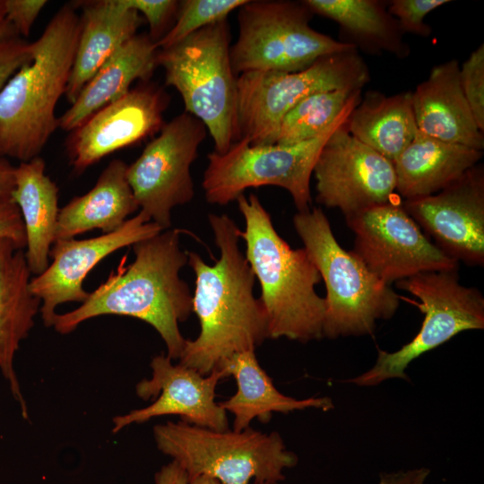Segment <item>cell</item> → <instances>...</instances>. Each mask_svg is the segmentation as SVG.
<instances>
[{
	"mask_svg": "<svg viewBox=\"0 0 484 484\" xmlns=\"http://www.w3.org/2000/svg\"><path fill=\"white\" fill-rule=\"evenodd\" d=\"M220 258L206 264L187 251L195 275L193 312L200 332L186 340L179 363L209 375L232 355L255 350L267 338L268 319L260 298L254 296L255 276L239 249L241 230L226 214H209Z\"/></svg>",
	"mask_w": 484,
	"mask_h": 484,
	"instance_id": "1",
	"label": "cell"
},
{
	"mask_svg": "<svg viewBox=\"0 0 484 484\" xmlns=\"http://www.w3.org/2000/svg\"><path fill=\"white\" fill-rule=\"evenodd\" d=\"M180 234V229H169L134 244L132 264L112 272L80 307L56 314L54 329L67 334L96 316H131L151 324L164 341L167 356L179 359L186 341L179 323L193 312V295L179 275L188 260Z\"/></svg>",
	"mask_w": 484,
	"mask_h": 484,
	"instance_id": "2",
	"label": "cell"
},
{
	"mask_svg": "<svg viewBox=\"0 0 484 484\" xmlns=\"http://www.w3.org/2000/svg\"><path fill=\"white\" fill-rule=\"evenodd\" d=\"M80 29L75 5L64 4L30 43V61L1 90L0 155L29 161L58 127L56 106L65 93Z\"/></svg>",
	"mask_w": 484,
	"mask_h": 484,
	"instance_id": "3",
	"label": "cell"
},
{
	"mask_svg": "<svg viewBox=\"0 0 484 484\" xmlns=\"http://www.w3.org/2000/svg\"><path fill=\"white\" fill-rule=\"evenodd\" d=\"M236 201L246 223L240 233L245 256L261 287L269 338L300 342L324 338L325 299L315 290L322 279L307 251L293 249L278 234L257 195L241 194Z\"/></svg>",
	"mask_w": 484,
	"mask_h": 484,
	"instance_id": "4",
	"label": "cell"
},
{
	"mask_svg": "<svg viewBox=\"0 0 484 484\" xmlns=\"http://www.w3.org/2000/svg\"><path fill=\"white\" fill-rule=\"evenodd\" d=\"M293 225L325 284L323 337L371 335L378 320L394 315L401 297L340 246L320 208L298 212Z\"/></svg>",
	"mask_w": 484,
	"mask_h": 484,
	"instance_id": "5",
	"label": "cell"
},
{
	"mask_svg": "<svg viewBox=\"0 0 484 484\" xmlns=\"http://www.w3.org/2000/svg\"><path fill=\"white\" fill-rule=\"evenodd\" d=\"M228 19L211 24L180 42L158 50L165 82L181 95L186 112L211 134L214 151L225 152L239 140L237 75L230 60Z\"/></svg>",
	"mask_w": 484,
	"mask_h": 484,
	"instance_id": "6",
	"label": "cell"
},
{
	"mask_svg": "<svg viewBox=\"0 0 484 484\" xmlns=\"http://www.w3.org/2000/svg\"><path fill=\"white\" fill-rule=\"evenodd\" d=\"M153 434L158 449L186 471L188 480L206 474L223 484L280 482L284 470L298 462L275 431H219L179 420L156 425Z\"/></svg>",
	"mask_w": 484,
	"mask_h": 484,
	"instance_id": "7",
	"label": "cell"
},
{
	"mask_svg": "<svg viewBox=\"0 0 484 484\" xmlns=\"http://www.w3.org/2000/svg\"><path fill=\"white\" fill-rule=\"evenodd\" d=\"M370 81L356 48L329 54L298 72H247L237 77L239 139L275 144L283 117L307 97L325 91L362 90Z\"/></svg>",
	"mask_w": 484,
	"mask_h": 484,
	"instance_id": "8",
	"label": "cell"
},
{
	"mask_svg": "<svg viewBox=\"0 0 484 484\" xmlns=\"http://www.w3.org/2000/svg\"><path fill=\"white\" fill-rule=\"evenodd\" d=\"M303 1H248L238 8V36L230 47L238 76L247 72H298L318 58L354 47L314 30Z\"/></svg>",
	"mask_w": 484,
	"mask_h": 484,
	"instance_id": "9",
	"label": "cell"
},
{
	"mask_svg": "<svg viewBox=\"0 0 484 484\" xmlns=\"http://www.w3.org/2000/svg\"><path fill=\"white\" fill-rule=\"evenodd\" d=\"M350 114L319 136L297 144L251 145L241 138L223 153H209L202 183L206 201L226 205L247 188L275 186L290 194L299 212L308 211L312 202L310 178L319 152Z\"/></svg>",
	"mask_w": 484,
	"mask_h": 484,
	"instance_id": "10",
	"label": "cell"
},
{
	"mask_svg": "<svg viewBox=\"0 0 484 484\" xmlns=\"http://www.w3.org/2000/svg\"><path fill=\"white\" fill-rule=\"evenodd\" d=\"M396 286L421 301L413 302L424 315L419 333L393 352L378 350L375 365L346 382L370 387L393 378L410 380L405 370L420 355L463 331L484 328V297L460 283L458 269L419 273Z\"/></svg>",
	"mask_w": 484,
	"mask_h": 484,
	"instance_id": "11",
	"label": "cell"
},
{
	"mask_svg": "<svg viewBox=\"0 0 484 484\" xmlns=\"http://www.w3.org/2000/svg\"><path fill=\"white\" fill-rule=\"evenodd\" d=\"M159 132L127 166L126 178L140 211L166 230L171 227L172 210L194 198L190 169L207 129L185 111Z\"/></svg>",
	"mask_w": 484,
	"mask_h": 484,
	"instance_id": "12",
	"label": "cell"
},
{
	"mask_svg": "<svg viewBox=\"0 0 484 484\" xmlns=\"http://www.w3.org/2000/svg\"><path fill=\"white\" fill-rule=\"evenodd\" d=\"M355 234L352 250L384 283L428 272L458 269L407 213L398 199L346 217Z\"/></svg>",
	"mask_w": 484,
	"mask_h": 484,
	"instance_id": "13",
	"label": "cell"
},
{
	"mask_svg": "<svg viewBox=\"0 0 484 484\" xmlns=\"http://www.w3.org/2000/svg\"><path fill=\"white\" fill-rule=\"evenodd\" d=\"M345 124L324 144L313 175L316 201L346 218L397 198L393 162L354 138Z\"/></svg>",
	"mask_w": 484,
	"mask_h": 484,
	"instance_id": "14",
	"label": "cell"
},
{
	"mask_svg": "<svg viewBox=\"0 0 484 484\" xmlns=\"http://www.w3.org/2000/svg\"><path fill=\"white\" fill-rule=\"evenodd\" d=\"M407 213L446 255L484 264V169L480 164L438 193L404 200Z\"/></svg>",
	"mask_w": 484,
	"mask_h": 484,
	"instance_id": "15",
	"label": "cell"
},
{
	"mask_svg": "<svg viewBox=\"0 0 484 484\" xmlns=\"http://www.w3.org/2000/svg\"><path fill=\"white\" fill-rule=\"evenodd\" d=\"M163 229L142 211L118 229L86 239H56L47 269L31 278L32 294L41 301L45 326H53L56 308L66 302H84L90 292L83 289L88 273L117 250L155 236Z\"/></svg>",
	"mask_w": 484,
	"mask_h": 484,
	"instance_id": "16",
	"label": "cell"
},
{
	"mask_svg": "<svg viewBox=\"0 0 484 484\" xmlns=\"http://www.w3.org/2000/svg\"><path fill=\"white\" fill-rule=\"evenodd\" d=\"M152 376L136 385V393L143 400L158 398L149 406L113 419V433L134 423L152 418L178 415L191 425L223 431L229 428L227 412L215 401V390L221 379L228 376L221 368L203 376L195 369L172 360L163 354L151 362Z\"/></svg>",
	"mask_w": 484,
	"mask_h": 484,
	"instance_id": "17",
	"label": "cell"
},
{
	"mask_svg": "<svg viewBox=\"0 0 484 484\" xmlns=\"http://www.w3.org/2000/svg\"><path fill=\"white\" fill-rule=\"evenodd\" d=\"M168 96L153 85L130 89L71 131L66 150L80 174L110 153L134 145L159 132Z\"/></svg>",
	"mask_w": 484,
	"mask_h": 484,
	"instance_id": "18",
	"label": "cell"
},
{
	"mask_svg": "<svg viewBox=\"0 0 484 484\" xmlns=\"http://www.w3.org/2000/svg\"><path fill=\"white\" fill-rule=\"evenodd\" d=\"M459 68L456 59L438 64L411 91L417 127L437 140L483 151L484 132L462 93Z\"/></svg>",
	"mask_w": 484,
	"mask_h": 484,
	"instance_id": "19",
	"label": "cell"
},
{
	"mask_svg": "<svg viewBox=\"0 0 484 484\" xmlns=\"http://www.w3.org/2000/svg\"><path fill=\"white\" fill-rule=\"evenodd\" d=\"M31 274L24 249L9 238H0V369L24 418L27 407L13 369V359L40 310L41 301L30 290Z\"/></svg>",
	"mask_w": 484,
	"mask_h": 484,
	"instance_id": "20",
	"label": "cell"
},
{
	"mask_svg": "<svg viewBox=\"0 0 484 484\" xmlns=\"http://www.w3.org/2000/svg\"><path fill=\"white\" fill-rule=\"evenodd\" d=\"M159 48L148 34H136L122 45L85 83L77 99L58 118V127L73 131L95 112L125 94L136 80L147 81Z\"/></svg>",
	"mask_w": 484,
	"mask_h": 484,
	"instance_id": "21",
	"label": "cell"
},
{
	"mask_svg": "<svg viewBox=\"0 0 484 484\" xmlns=\"http://www.w3.org/2000/svg\"><path fill=\"white\" fill-rule=\"evenodd\" d=\"M80 35L65 96L70 104L85 83L126 41L136 35L143 17L125 7L120 0L83 4Z\"/></svg>",
	"mask_w": 484,
	"mask_h": 484,
	"instance_id": "22",
	"label": "cell"
},
{
	"mask_svg": "<svg viewBox=\"0 0 484 484\" xmlns=\"http://www.w3.org/2000/svg\"><path fill=\"white\" fill-rule=\"evenodd\" d=\"M483 151L419 131L394 160L396 192L404 200L435 194L479 164Z\"/></svg>",
	"mask_w": 484,
	"mask_h": 484,
	"instance_id": "23",
	"label": "cell"
},
{
	"mask_svg": "<svg viewBox=\"0 0 484 484\" xmlns=\"http://www.w3.org/2000/svg\"><path fill=\"white\" fill-rule=\"evenodd\" d=\"M255 350L236 353L216 367L223 369L228 376H234L237 382L236 393L219 402L226 412L234 416V431L249 428L255 418L267 423L273 412L289 413L309 408L327 411L333 408L332 399L327 396L298 400L281 393L260 366Z\"/></svg>",
	"mask_w": 484,
	"mask_h": 484,
	"instance_id": "24",
	"label": "cell"
},
{
	"mask_svg": "<svg viewBox=\"0 0 484 484\" xmlns=\"http://www.w3.org/2000/svg\"><path fill=\"white\" fill-rule=\"evenodd\" d=\"M127 166L122 160H111L89 192L60 209L56 239L73 238L93 229L113 232L139 209L126 178Z\"/></svg>",
	"mask_w": 484,
	"mask_h": 484,
	"instance_id": "25",
	"label": "cell"
},
{
	"mask_svg": "<svg viewBox=\"0 0 484 484\" xmlns=\"http://www.w3.org/2000/svg\"><path fill=\"white\" fill-rule=\"evenodd\" d=\"M45 160L38 156L20 162L14 171L13 197L17 203L26 235L25 256L32 274L49 264L59 214L58 187L46 174Z\"/></svg>",
	"mask_w": 484,
	"mask_h": 484,
	"instance_id": "26",
	"label": "cell"
},
{
	"mask_svg": "<svg viewBox=\"0 0 484 484\" xmlns=\"http://www.w3.org/2000/svg\"><path fill=\"white\" fill-rule=\"evenodd\" d=\"M313 13L339 24L340 41L371 55L384 52L398 58L410 55L396 19L389 13L387 2L379 0H305Z\"/></svg>",
	"mask_w": 484,
	"mask_h": 484,
	"instance_id": "27",
	"label": "cell"
},
{
	"mask_svg": "<svg viewBox=\"0 0 484 484\" xmlns=\"http://www.w3.org/2000/svg\"><path fill=\"white\" fill-rule=\"evenodd\" d=\"M345 125L354 138L394 162L419 131L411 91L385 95L368 91Z\"/></svg>",
	"mask_w": 484,
	"mask_h": 484,
	"instance_id": "28",
	"label": "cell"
},
{
	"mask_svg": "<svg viewBox=\"0 0 484 484\" xmlns=\"http://www.w3.org/2000/svg\"><path fill=\"white\" fill-rule=\"evenodd\" d=\"M361 90L342 89L312 94L293 107L281 119L275 143L293 145L312 140L351 112Z\"/></svg>",
	"mask_w": 484,
	"mask_h": 484,
	"instance_id": "29",
	"label": "cell"
},
{
	"mask_svg": "<svg viewBox=\"0 0 484 484\" xmlns=\"http://www.w3.org/2000/svg\"><path fill=\"white\" fill-rule=\"evenodd\" d=\"M247 0H185L179 2L175 24L156 43L159 49L169 48L191 34L218 22L244 5Z\"/></svg>",
	"mask_w": 484,
	"mask_h": 484,
	"instance_id": "30",
	"label": "cell"
},
{
	"mask_svg": "<svg viewBox=\"0 0 484 484\" xmlns=\"http://www.w3.org/2000/svg\"><path fill=\"white\" fill-rule=\"evenodd\" d=\"M462 93L480 129L484 132V45L478 46L459 68Z\"/></svg>",
	"mask_w": 484,
	"mask_h": 484,
	"instance_id": "31",
	"label": "cell"
},
{
	"mask_svg": "<svg viewBox=\"0 0 484 484\" xmlns=\"http://www.w3.org/2000/svg\"><path fill=\"white\" fill-rule=\"evenodd\" d=\"M451 3L450 0H392L387 2L389 13L396 19L402 33L429 37L431 27L425 17L435 9Z\"/></svg>",
	"mask_w": 484,
	"mask_h": 484,
	"instance_id": "32",
	"label": "cell"
},
{
	"mask_svg": "<svg viewBox=\"0 0 484 484\" xmlns=\"http://www.w3.org/2000/svg\"><path fill=\"white\" fill-rule=\"evenodd\" d=\"M129 9L142 13L150 27V38L157 43L163 36L169 20L178 9L179 2L174 0H120Z\"/></svg>",
	"mask_w": 484,
	"mask_h": 484,
	"instance_id": "33",
	"label": "cell"
},
{
	"mask_svg": "<svg viewBox=\"0 0 484 484\" xmlns=\"http://www.w3.org/2000/svg\"><path fill=\"white\" fill-rule=\"evenodd\" d=\"M30 59V43L20 37L0 42V91L10 78Z\"/></svg>",
	"mask_w": 484,
	"mask_h": 484,
	"instance_id": "34",
	"label": "cell"
},
{
	"mask_svg": "<svg viewBox=\"0 0 484 484\" xmlns=\"http://www.w3.org/2000/svg\"><path fill=\"white\" fill-rule=\"evenodd\" d=\"M3 3L5 19L23 37L30 35L34 22L47 4L45 0H3Z\"/></svg>",
	"mask_w": 484,
	"mask_h": 484,
	"instance_id": "35",
	"label": "cell"
},
{
	"mask_svg": "<svg viewBox=\"0 0 484 484\" xmlns=\"http://www.w3.org/2000/svg\"><path fill=\"white\" fill-rule=\"evenodd\" d=\"M0 238H9L22 249L26 247L22 214L13 195L0 197Z\"/></svg>",
	"mask_w": 484,
	"mask_h": 484,
	"instance_id": "36",
	"label": "cell"
},
{
	"mask_svg": "<svg viewBox=\"0 0 484 484\" xmlns=\"http://www.w3.org/2000/svg\"><path fill=\"white\" fill-rule=\"evenodd\" d=\"M429 474L426 467L381 472L376 484H427Z\"/></svg>",
	"mask_w": 484,
	"mask_h": 484,
	"instance_id": "37",
	"label": "cell"
},
{
	"mask_svg": "<svg viewBox=\"0 0 484 484\" xmlns=\"http://www.w3.org/2000/svg\"><path fill=\"white\" fill-rule=\"evenodd\" d=\"M155 484H187L186 471L175 461L162 466L154 476Z\"/></svg>",
	"mask_w": 484,
	"mask_h": 484,
	"instance_id": "38",
	"label": "cell"
},
{
	"mask_svg": "<svg viewBox=\"0 0 484 484\" xmlns=\"http://www.w3.org/2000/svg\"><path fill=\"white\" fill-rule=\"evenodd\" d=\"M15 167L6 157L0 155V197L13 195Z\"/></svg>",
	"mask_w": 484,
	"mask_h": 484,
	"instance_id": "39",
	"label": "cell"
},
{
	"mask_svg": "<svg viewBox=\"0 0 484 484\" xmlns=\"http://www.w3.org/2000/svg\"><path fill=\"white\" fill-rule=\"evenodd\" d=\"M19 37L13 25L5 19L0 17V42Z\"/></svg>",
	"mask_w": 484,
	"mask_h": 484,
	"instance_id": "40",
	"label": "cell"
},
{
	"mask_svg": "<svg viewBox=\"0 0 484 484\" xmlns=\"http://www.w3.org/2000/svg\"><path fill=\"white\" fill-rule=\"evenodd\" d=\"M187 484H223V483L212 476L201 474L189 480Z\"/></svg>",
	"mask_w": 484,
	"mask_h": 484,
	"instance_id": "41",
	"label": "cell"
},
{
	"mask_svg": "<svg viewBox=\"0 0 484 484\" xmlns=\"http://www.w3.org/2000/svg\"><path fill=\"white\" fill-rule=\"evenodd\" d=\"M250 484H279V482L274 481H264V480H254Z\"/></svg>",
	"mask_w": 484,
	"mask_h": 484,
	"instance_id": "42",
	"label": "cell"
},
{
	"mask_svg": "<svg viewBox=\"0 0 484 484\" xmlns=\"http://www.w3.org/2000/svg\"><path fill=\"white\" fill-rule=\"evenodd\" d=\"M0 17H4L3 0H0Z\"/></svg>",
	"mask_w": 484,
	"mask_h": 484,
	"instance_id": "43",
	"label": "cell"
}]
</instances>
